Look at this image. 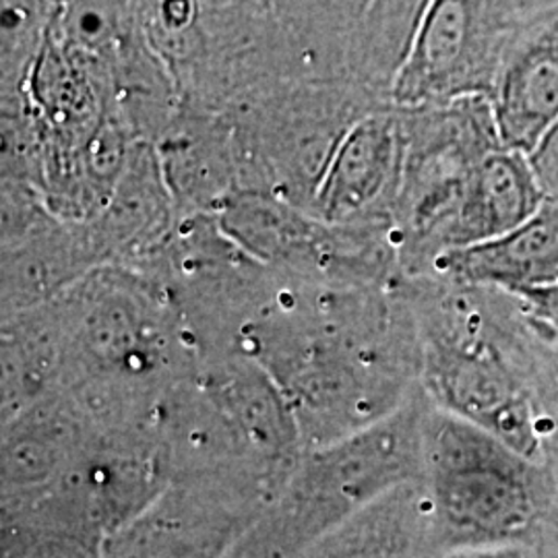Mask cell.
I'll use <instances>...</instances> for the list:
<instances>
[{
  "mask_svg": "<svg viewBox=\"0 0 558 558\" xmlns=\"http://www.w3.org/2000/svg\"><path fill=\"white\" fill-rule=\"evenodd\" d=\"M232 352L278 383L306 449L396 414L420 387L418 323L401 281L323 283L276 274Z\"/></svg>",
  "mask_w": 558,
  "mask_h": 558,
  "instance_id": "1",
  "label": "cell"
},
{
  "mask_svg": "<svg viewBox=\"0 0 558 558\" xmlns=\"http://www.w3.org/2000/svg\"><path fill=\"white\" fill-rule=\"evenodd\" d=\"M428 403L420 387L396 414L304 449L286 486L228 558H302L345 519L420 482Z\"/></svg>",
  "mask_w": 558,
  "mask_h": 558,
  "instance_id": "2",
  "label": "cell"
},
{
  "mask_svg": "<svg viewBox=\"0 0 558 558\" xmlns=\"http://www.w3.org/2000/svg\"><path fill=\"white\" fill-rule=\"evenodd\" d=\"M420 482L439 553L490 544L532 546L530 539L550 519L557 493L542 461L433 401L424 420Z\"/></svg>",
  "mask_w": 558,
  "mask_h": 558,
  "instance_id": "3",
  "label": "cell"
},
{
  "mask_svg": "<svg viewBox=\"0 0 558 558\" xmlns=\"http://www.w3.org/2000/svg\"><path fill=\"white\" fill-rule=\"evenodd\" d=\"M377 94L338 80L279 81L230 104L240 191H263L311 209L348 129L387 106Z\"/></svg>",
  "mask_w": 558,
  "mask_h": 558,
  "instance_id": "4",
  "label": "cell"
},
{
  "mask_svg": "<svg viewBox=\"0 0 558 558\" xmlns=\"http://www.w3.org/2000/svg\"><path fill=\"white\" fill-rule=\"evenodd\" d=\"M399 110L405 156L391 240L403 278H422L447 253L449 230L474 168L502 143L484 96Z\"/></svg>",
  "mask_w": 558,
  "mask_h": 558,
  "instance_id": "5",
  "label": "cell"
},
{
  "mask_svg": "<svg viewBox=\"0 0 558 558\" xmlns=\"http://www.w3.org/2000/svg\"><path fill=\"white\" fill-rule=\"evenodd\" d=\"M267 505L239 488L172 480L104 538L101 558H228Z\"/></svg>",
  "mask_w": 558,
  "mask_h": 558,
  "instance_id": "6",
  "label": "cell"
},
{
  "mask_svg": "<svg viewBox=\"0 0 558 558\" xmlns=\"http://www.w3.org/2000/svg\"><path fill=\"white\" fill-rule=\"evenodd\" d=\"M401 110L380 106L356 120L327 166L311 214L339 226H389L403 177Z\"/></svg>",
  "mask_w": 558,
  "mask_h": 558,
  "instance_id": "7",
  "label": "cell"
},
{
  "mask_svg": "<svg viewBox=\"0 0 558 558\" xmlns=\"http://www.w3.org/2000/svg\"><path fill=\"white\" fill-rule=\"evenodd\" d=\"M62 482L106 536L119 530L170 484L156 420L145 426L96 430Z\"/></svg>",
  "mask_w": 558,
  "mask_h": 558,
  "instance_id": "8",
  "label": "cell"
},
{
  "mask_svg": "<svg viewBox=\"0 0 558 558\" xmlns=\"http://www.w3.org/2000/svg\"><path fill=\"white\" fill-rule=\"evenodd\" d=\"M179 220L156 145L141 141L131 149L104 209L83 223L100 267L117 265L145 271L160 257Z\"/></svg>",
  "mask_w": 558,
  "mask_h": 558,
  "instance_id": "9",
  "label": "cell"
},
{
  "mask_svg": "<svg viewBox=\"0 0 558 558\" xmlns=\"http://www.w3.org/2000/svg\"><path fill=\"white\" fill-rule=\"evenodd\" d=\"M96 433L64 391L2 420V505L32 499L64 478Z\"/></svg>",
  "mask_w": 558,
  "mask_h": 558,
  "instance_id": "10",
  "label": "cell"
},
{
  "mask_svg": "<svg viewBox=\"0 0 558 558\" xmlns=\"http://www.w3.org/2000/svg\"><path fill=\"white\" fill-rule=\"evenodd\" d=\"M197 383L283 478L292 476L304 442L278 383L255 360L223 352L201 360Z\"/></svg>",
  "mask_w": 558,
  "mask_h": 558,
  "instance_id": "11",
  "label": "cell"
},
{
  "mask_svg": "<svg viewBox=\"0 0 558 558\" xmlns=\"http://www.w3.org/2000/svg\"><path fill=\"white\" fill-rule=\"evenodd\" d=\"M509 41L490 92L500 143L530 154L558 122V20Z\"/></svg>",
  "mask_w": 558,
  "mask_h": 558,
  "instance_id": "12",
  "label": "cell"
},
{
  "mask_svg": "<svg viewBox=\"0 0 558 558\" xmlns=\"http://www.w3.org/2000/svg\"><path fill=\"white\" fill-rule=\"evenodd\" d=\"M428 276L511 294L558 286L557 205L544 203L502 236L445 253Z\"/></svg>",
  "mask_w": 558,
  "mask_h": 558,
  "instance_id": "13",
  "label": "cell"
},
{
  "mask_svg": "<svg viewBox=\"0 0 558 558\" xmlns=\"http://www.w3.org/2000/svg\"><path fill=\"white\" fill-rule=\"evenodd\" d=\"M527 154L505 145L474 168L449 230V251L497 239L530 220L544 205Z\"/></svg>",
  "mask_w": 558,
  "mask_h": 558,
  "instance_id": "14",
  "label": "cell"
},
{
  "mask_svg": "<svg viewBox=\"0 0 558 558\" xmlns=\"http://www.w3.org/2000/svg\"><path fill=\"white\" fill-rule=\"evenodd\" d=\"M439 555L422 482L405 484L345 519L302 558H433Z\"/></svg>",
  "mask_w": 558,
  "mask_h": 558,
  "instance_id": "15",
  "label": "cell"
},
{
  "mask_svg": "<svg viewBox=\"0 0 558 558\" xmlns=\"http://www.w3.org/2000/svg\"><path fill=\"white\" fill-rule=\"evenodd\" d=\"M106 534L62 484L2 505V558H101Z\"/></svg>",
  "mask_w": 558,
  "mask_h": 558,
  "instance_id": "16",
  "label": "cell"
},
{
  "mask_svg": "<svg viewBox=\"0 0 558 558\" xmlns=\"http://www.w3.org/2000/svg\"><path fill=\"white\" fill-rule=\"evenodd\" d=\"M57 13V0H2V101L21 100Z\"/></svg>",
  "mask_w": 558,
  "mask_h": 558,
  "instance_id": "17",
  "label": "cell"
},
{
  "mask_svg": "<svg viewBox=\"0 0 558 558\" xmlns=\"http://www.w3.org/2000/svg\"><path fill=\"white\" fill-rule=\"evenodd\" d=\"M546 203L558 207V122L527 154Z\"/></svg>",
  "mask_w": 558,
  "mask_h": 558,
  "instance_id": "18",
  "label": "cell"
},
{
  "mask_svg": "<svg viewBox=\"0 0 558 558\" xmlns=\"http://www.w3.org/2000/svg\"><path fill=\"white\" fill-rule=\"evenodd\" d=\"M534 550L525 544H490V546H461L442 550L433 558H532Z\"/></svg>",
  "mask_w": 558,
  "mask_h": 558,
  "instance_id": "19",
  "label": "cell"
},
{
  "mask_svg": "<svg viewBox=\"0 0 558 558\" xmlns=\"http://www.w3.org/2000/svg\"><path fill=\"white\" fill-rule=\"evenodd\" d=\"M519 21H534L557 13L558 0H507Z\"/></svg>",
  "mask_w": 558,
  "mask_h": 558,
  "instance_id": "20",
  "label": "cell"
},
{
  "mask_svg": "<svg viewBox=\"0 0 558 558\" xmlns=\"http://www.w3.org/2000/svg\"><path fill=\"white\" fill-rule=\"evenodd\" d=\"M542 465L546 468L558 495V422L553 424L542 437Z\"/></svg>",
  "mask_w": 558,
  "mask_h": 558,
  "instance_id": "21",
  "label": "cell"
},
{
  "mask_svg": "<svg viewBox=\"0 0 558 558\" xmlns=\"http://www.w3.org/2000/svg\"><path fill=\"white\" fill-rule=\"evenodd\" d=\"M532 558H538V557H536V555H534V557H532Z\"/></svg>",
  "mask_w": 558,
  "mask_h": 558,
  "instance_id": "22",
  "label": "cell"
}]
</instances>
